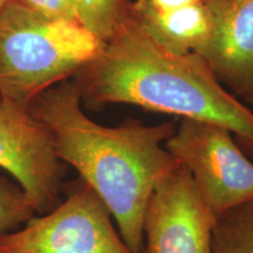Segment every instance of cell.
<instances>
[{
    "mask_svg": "<svg viewBox=\"0 0 253 253\" xmlns=\"http://www.w3.org/2000/svg\"><path fill=\"white\" fill-rule=\"evenodd\" d=\"M30 113L48 129L59 160L107 205L129 250L143 253L145 205L156 183L178 163L166 148L176 123L126 119L116 126L99 125L84 114L73 80L43 91Z\"/></svg>",
    "mask_w": 253,
    "mask_h": 253,
    "instance_id": "obj_1",
    "label": "cell"
},
{
    "mask_svg": "<svg viewBox=\"0 0 253 253\" xmlns=\"http://www.w3.org/2000/svg\"><path fill=\"white\" fill-rule=\"evenodd\" d=\"M71 80L87 108L131 104L214 123L253 157V110L220 84L203 56L163 48L134 18Z\"/></svg>",
    "mask_w": 253,
    "mask_h": 253,
    "instance_id": "obj_2",
    "label": "cell"
},
{
    "mask_svg": "<svg viewBox=\"0 0 253 253\" xmlns=\"http://www.w3.org/2000/svg\"><path fill=\"white\" fill-rule=\"evenodd\" d=\"M102 47L79 23L8 0L0 12V102L30 112L43 91L71 80Z\"/></svg>",
    "mask_w": 253,
    "mask_h": 253,
    "instance_id": "obj_3",
    "label": "cell"
},
{
    "mask_svg": "<svg viewBox=\"0 0 253 253\" xmlns=\"http://www.w3.org/2000/svg\"><path fill=\"white\" fill-rule=\"evenodd\" d=\"M0 253H132L115 230L100 196L81 178L69 183L67 198L33 216L17 232L0 235Z\"/></svg>",
    "mask_w": 253,
    "mask_h": 253,
    "instance_id": "obj_4",
    "label": "cell"
},
{
    "mask_svg": "<svg viewBox=\"0 0 253 253\" xmlns=\"http://www.w3.org/2000/svg\"><path fill=\"white\" fill-rule=\"evenodd\" d=\"M166 148L216 216L253 199V163L224 126L182 119Z\"/></svg>",
    "mask_w": 253,
    "mask_h": 253,
    "instance_id": "obj_5",
    "label": "cell"
},
{
    "mask_svg": "<svg viewBox=\"0 0 253 253\" xmlns=\"http://www.w3.org/2000/svg\"><path fill=\"white\" fill-rule=\"evenodd\" d=\"M214 214L182 163L155 185L143 214V253H212Z\"/></svg>",
    "mask_w": 253,
    "mask_h": 253,
    "instance_id": "obj_6",
    "label": "cell"
},
{
    "mask_svg": "<svg viewBox=\"0 0 253 253\" xmlns=\"http://www.w3.org/2000/svg\"><path fill=\"white\" fill-rule=\"evenodd\" d=\"M0 168L15 179L37 213L61 203L67 166L56 156L52 135L31 115L0 102Z\"/></svg>",
    "mask_w": 253,
    "mask_h": 253,
    "instance_id": "obj_7",
    "label": "cell"
},
{
    "mask_svg": "<svg viewBox=\"0 0 253 253\" xmlns=\"http://www.w3.org/2000/svg\"><path fill=\"white\" fill-rule=\"evenodd\" d=\"M213 32L202 53L220 84L253 107V0H210Z\"/></svg>",
    "mask_w": 253,
    "mask_h": 253,
    "instance_id": "obj_8",
    "label": "cell"
},
{
    "mask_svg": "<svg viewBox=\"0 0 253 253\" xmlns=\"http://www.w3.org/2000/svg\"><path fill=\"white\" fill-rule=\"evenodd\" d=\"M132 18L155 42L178 54L201 55L212 37L213 15L209 2L160 11L147 0H135Z\"/></svg>",
    "mask_w": 253,
    "mask_h": 253,
    "instance_id": "obj_9",
    "label": "cell"
},
{
    "mask_svg": "<svg viewBox=\"0 0 253 253\" xmlns=\"http://www.w3.org/2000/svg\"><path fill=\"white\" fill-rule=\"evenodd\" d=\"M79 24L107 43L132 20V0H74Z\"/></svg>",
    "mask_w": 253,
    "mask_h": 253,
    "instance_id": "obj_10",
    "label": "cell"
},
{
    "mask_svg": "<svg viewBox=\"0 0 253 253\" xmlns=\"http://www.w3.org/2000/svg\"><path fill=\"white\" fill-rule=\"evenodd\" d=\"M212 253H253V199L216 216Z\"/></svg>",
    "mask_w": 253,
    "mask_h": 253,
    "instance_id": "obj_11",
    "label": "cell"
},
{
    "mask_svg": "<svg viewBox=\"0 0 253 253\" xmlns=\"http://www.w3.org/2000/svg\"><path fill=\"white\" fill-rule=\"evenodd\" d=\"M36 213L24 189L8 177L0 176V235L25 224Z\"/></svg>",
    "mask_w": 253,
    "mask_h": 253,
    "instance_id": "obj_12",
    "label": "cell"
},
{
    "mask_svg": "<svg viewBox=\"0 0 253 253\" xmlns=\"http://www.w3.org/2000/svg\"><path fill=\"white\" fill-rule=\"evenodd\" d=\"M14 1L45 17L79 23L74 0H14Z\"/></svg>",
    "mask_w": 253,
    "mask_h": 253,
    "instance_id": "obj_13",
    "label": "cell"
},
{
    "mask_svg": "<svg viewBox=\"0 0 253 253\" xmlns=\"http://www.w3.org/2000/svg\"><path fill=\"white\" fill-rule=\"evenodd\" d=\"M154 8L160 11L167 9L184 7V6L196 5V4H207L210 0H147Z\"/></svg>",
    "mask_w": 253,
    "mask_h": 253,
    "instance_id": "obj_14",
    "label": "cell"
},
{
    "mask_svg": "<svg viewBox=\"0 0 253 253\" xmlns=\"http://www.w3.org/2000/svg\"><path fill=\"white\" fill-rule=\"evenodd\" d=\"M8 2V0H0V12L2 11V8L5 7V5L7 4Z\"/></svg>",
    "mask_w": 253,
    "mask_h": 253,
    "instance_id": "obj_15",
    "label": "cell"
}]
</instances>
